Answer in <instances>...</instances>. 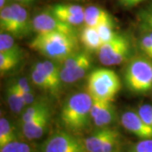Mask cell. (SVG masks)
Listing matches in <instances>:
<instances>
[{
  "mask_svg": "<svg viewBox=\"0 0 152 152\" xmlns=\"http://www.w3.org/2000/svg\"><path fill=\"white\" fill-rule=\"evenodd\" d=\"M75 34L61 32L37 34L31 42V48L37 51L47 58L61 64L78 49Z\"/></svg>",
  "mask_w": 152,
  "mask_h": 152,
  "instance_id": "obj_1",
  "label": "cell"
},
{
  "mask_svg": "<svg viewBox=\"0 0 152 152\" xmlns=\"http://www.w3.org/2000/svg\"><path fill=\"white\" fill-rule=\"evenodd\" d=\"M93 98L89 92H77L66 100L60 114L62 124L71 133L86 129L91 119Z\"/></svg>",
  "mask_w": 152,
  "mask_h": 152,
  "instance_id": "obj_2",
  "label": "cell"
},
{
  "mask_svg": "<svg viewBox=\"0 0 152 152\" xmlns=\"http://www.w3.org/2000/svg\"><path fill=\"white\" fill-rule=\"evenodd\" d=\"M125 84L134 93L144 94L152 89V59L135 57L131 59L124 73Z\"/></svg>",
  "mask_w": 152,
  "mask_h": 152,
  "instance_id": "obj_3",
  "label": "cell"
},
{
  "mask_svg": "<svg viewBox=\"0 0 152 152\" xmlns=\"http://www.w3.org/2000/svg\"><path fill=\"white\" fill-rule=\"evenodd\" d=\"M87 90L93 98L113 101L121 90V81L113 70L96 69L88 75Z\"/></svg>",
  "mask_w": 152,
  "mask_h": 152,
  "instance_id": "obj_4",
  "label": "cell"
},
{
  "mask_svg": "<svg viewBox=\"0 0 152 152\" xmlns=\"http://www.w3.org/2000/svg\"><path fill=\"white\" fill-rule=\"evenodd\" d=\"M130 53V44L124 35L117 34L111 41L102 45L98 51L100 62L105 66L121 64Z\"/></svg>",
  "mask_w": 152,
  "mask_h": 152,
  "instance_id": "obj_5",
  "label": "cell"
},
{
  "mask_svg": "<svg viewBox=\"0 0 152 152\" xmlns=\"http://www.w3.org/2000/svg\"><path fill=\"white\" fill-rule=\"evenodd\" d=\"M42 152H87L84 140L71 132L57 131L42 145Z\"/></svg>",
  "mask_w": 152,
  "mask_h": 152,
  "instance_id": "obj_6",
  "label": "cell"
},
{
  "mask_svg": "<svg viewBox=\"0 0 152 152\" xmlns=\"http://www.w3.org/2000/svg\"><path fill=\"white\" fill-rule=\"evenodd\" d=\"M31 25L37 34L52 32L75 34V26L62 21L50 11L37 15L31 20Z\"/></svg>",
  "mask_w": 152,
  "mask_h": 152,
  "instance_id": "obj_7",
  "label": "cell"
},
{
  "mask_svg": "<svg viewBox=\"0 0 152 152\" xmlns=\"http://www.w3.org/2000/svg\"><path fill=\"white\" fill-rule=\"evenodd\" d=\"M91 115L94 124L98 129L108 127L116 117V110L113 101L93 98Z\"/></svg>",
  "mask_w": 152,
  "mask_h": 152,
  "instance_id": "obj_8",
  "label": "cell"
},
{
  "mask_svg": "<svg viewBox=\"0 0 152 152\" xmlns=\"http://www.w3.org/2000/svg\"><path fill=\"white\" fill-rule=\"evenodd\" d=\"M121 124L126 130L132 133L140 140L152 139V128L142 119L134 111H127L121 116Z\"/></svg>",
  "mask_w": 152,
  "mask_h": 152,
  "instance_id": "obj_9",
  "label": "cell"
},
{
  "mask_svg": "<svg viewBox=\"0 0 152 152\" xmlns=\"http://www.w3.org/2000/svg\"><path fill=\"white\" fill-rule=\"evenodd\" d=\"M85 9L86 8L79 4H59L52 6L49 11L62 21L72 26H77L84 23Z\"/></svg>",
  "mask_w": 152,
  "mask_h": 152,
  "instance_id": "obj_10",
  "label": "cell"
},
{
  "mask_svg": "<svg viewBox=\"0 0 152 152\" xmlns=\"http://www.w3.org/2000/svg\"><path fill=\"white\" fill-rule=\"evenodd\" d=\"M51 118V109L31 122L21 124L23 135L30 140L40 139L46 132Z\"/></svg>",
  "mask_w": 152,
  "mask_h": 152,
  "instance_id": "obj_11",
  "label": "cell"
},
{
  "mask_svg": "<svg viewBox=\"0 0 152 152\" xmlns=\"http://www.w3.org/2000/svg\"><path fill=\"white\" fill-rule=\"evenodd\" d=\"M13 11V32L12 36L15 37H25L32 28L31 22L29 20L26 10L19 4H11Z\"/></svg>",
  "mask_w": 152,
  "mask_h": 152,
  "instance_id": "obj_12",
  "label": "cell"
},
{
  "mask_svg": "<svg viewBox=\"0 0 152 152\" xmlns=\"http://www.w3.org/2000/svg\"><path fill=\"white\" fill-rule=\"evenodd\" d=\"M91 64H92V58L91 55L88 53L86 57L79 64H77L75 67L69 69H61L60 70L61 80L63 83H66V84H72L80 80L90 70Z\"/></svg>",
  "mask_w": 152,
  "mask_h": 152,
  "instance_id": "obj_13",
  "label": "cell"
},
{
  "mask_svg": "<svg viewBox=\"0 0 152 152\" xmlns=\"http://www.w3.org/2000/svg\"><path fill=\"white\" fill-rule=\"evenodd\" d=\"M85 20L86 26L96 27L99 25L107 22H113V17L106 10L96 5H91L85 9Z\"/></svg>",
  "mask_w": 152,
  "mask_h": 152,
  "instance_id": "obj_14",
  "label": "cell"
},
{
  "mask_svg": "<svg viewBox=\"0 0 152 152\" xmlns=\"http://www.w3.org/2000/svg\"><path fill=\"white\" fill-rule=\"evenodd\" d=\"M114 129L104 127L98 129L97 131L88 136L84 140L87 152H102L104 144L114 132Z\"/></svg>",
  "mask_w": 152,
  "mask_h": 152,
  "instance_id": "obj_15",
  "label": "cell"
},
{
  "mask_svg": "<svg viewBox=\"0 0 152 152\" xmlns=\"http://www.w3.org/2000/svg\"><path fill=\"white\" fill-rule=\"evenodd\" d=\"M33 68L42 73L54 86L56 90L59 91L61 84L63 83L60 77L61 67H58L52 60H43V61L37 62L34 64Z\"/></svg>",
  "mask_w": 152,
  "mask_h": 152,
  "instance_id": "obj_16",
  "label": "cell"
},
{
  "mask_svg": "<svg viewBox=\"0 0 152 152\" xmlns=\"http://www.w3.org/2000/svg\"><path fill=\"white\" fill-rule=\"evenodd\" d=\"M80 41L88 52H98L103 44L96 28L86 26L81 31Z\"/></svg>",
  "mask_w": 152,
  "mask_h": 152,
  "instance_id": "obj_17",
  "label": "cell"
},
{
  "mask_svg": "<svg viewBox=\"0 0 152 152\" xmlns=\"http://www.w3.org/2000/svg\"><path fill=\"white\" fill-rule=\"evenodd\" d=\"M7 102L12 113L20 114L23 113V109L26 107V104L21 97L20 93L17 89L15 81L10 82L6 90Z\"/></svg>",
  "mask_w": 152,
  "mask_h": 152,
  "instance_id": "obj_18",
  "label": "cell"
},
{
  "mask_svg": "<svg viewBox=\"0 0 152 152\" xmlns=\"http://www.w3.org/2000/svg\"><path fill=\"white\" fill-rule=\"evenodd\" d=\"M48 110H50V107L46 101L39 100L37 102H35L34 103L29 105L21 113L20 124H26L36 119Z\"/></svg>",
  "mask_w": 152,
  "mask_h": 152,
  "instance_id": "obj_19",
  "label": "cell"
},
{
  "mask_svg": "<svg viewBox=\"0 0 152 152\" xmlns=\"http://www.w3.org/2000/svg\"><path fill=\"white\" fill-rule=\"evenodd\" d=\"M21 60L20 49L7 53H0V72L1 75L13 69Z\"/></svg>",
  "mask_w": 152,
  "mask_h": 152,
  "instance_id": "obj_20",
  "label": "cell"
},
{
  "mask_svg": "<svg viewBox=\"0 0 152 152\" xmlns=\"http://www.w3.org/2000/svg\"><path fill=\"white\" fill-rule=\"evenodd\" d=\"M16 140L15 129L11 123L4 117L0 118V148Z\"/></svg>",
  "mask_w": 152,
  "mask_h": 152,
  "instance_id": "obj_21",
  "label": "cell"
},
{
  "mask_svg": "<svg viewBox=\"0 0 152 152\" xmlns=\"http://www.w3.org/2000/svg\"><path fill=\"white\" fill-rule=\"evenodd\" d=\"M31 77V80H32L33 83L37 86L40 87L41 89L49 91L50 93H53V94H56V93L58 92L48 79L42 73L38 71L37 69L32 68Z\"/></svg>",
  "mask_w": 152,
  "mask_h": 152,
  "instance_id": "obj_22",
  "label": "cell"
},
{
  "mask_svg": "<svg viewBox=\"0 0 152 152\" xmlns=\"http://www.w3.org/2000/svg\"><path fill=\"white\" fill-rule=\"evenodd\" d=\"M0 29L1 32L12 35L13 32V11L10 5L5 6L0 11Z\"/></svg>",
  "mask_w": 152,
  "mask_h": 152,
  "instance_id": "obj_23",
  "label": "cell"
},
{
  "mask_svg": "<svg viewBox=\"0 0 152 152\" xmlns=\"http://www.w3.org/2000/svg\"><path fill=\"white\" fill-rule=\"evenodd\" d=\"M96 28L97 30L100 37L102 39V43L111 41L117 35V33L114 31L113 22L102 23Z\"/></svg>",
  "mask_w": 152,
  "mask_h": 152,
  "instance_id": "obj_24",
  "label": "cell"
},
{
  "mask_svg": "<svg viewBox=\"0 0 152 152\" xmlns=\"http://www.w3.org/2000/svg\"><path fill=\"white\" fill-rule=\"evenodd\" d=\"M20 48L15 44L13 36L7 32L0 34V53H7L19 50Z\"/></svg>",
  "mask_w": 152,
  "mask_h": 152,
  "instance_id": "obj_25",
  "label": "cell"
},
{
  "mask_svg": "<svg viewBox=\"0 0 152 152\" xmlns=\"http://www.w3.org/2000/svg\"><path fill=\"white\" fill-rule=\"evenodd\" d=\"M0 152H35L28 144L25 142L13 141L0 148Z\"/></svg>",
  "mask_w": 152,
  "mask_h": 152,
  "instance_id": "obj_26",
  "label": "cell"
},
{
  "mask_svg": "<svg viewBox=\"0 0 152 152\" xmlns=\"http://www.w3.org/2000/svg\"><path fill=\"white\" fill-rule=\"evenodd\" d=\"M138 113L147 124L152 128V106L150 104H143L138 108Z\"/></svg>",
  "mask_w": 152,
  "mask_h": 152,
  "instance_id": "obj_27",
  "label": "cell"
},
{
  "mask_svg": "<svg viewBox=\"0 0 152 152\" xmlns=\"http://www.w3.org/2000/svg\"><path fill=\"white\" fill-rule=\"evenodd\" d=\"M131 152H152V139L141 140L132 147Z\"/></svg>",
  "mask_w": 152,
  "mask_h": 152,
  "instance_id": "obj_28",
  "label": "cell"
},
{
  "mask_svg": "<svg viewBox=\"0 0 152 152\" xmlns=\"http://www.w3.org/2000/svg\"><path fill=\"white\" fill-rule=\"evenodd\" d=\"M140 47L145 54H146L148 58L152 59V37L150 36V34H146L142 37Z\"/></svg>",
  "mask_w": 152,
  "mask_h": 152,
  "instance_id": "obj_29",
  "label": "cell"
},
{
  "mask_svg": "<svg viewBox=\"0 0 152 152\" xmlns=\"http://www.w3.org/2000/svg\"><path fill=\"white\" fill-rule=\"evenodd\" d=\"M17 88L22 92H32V90L26 78H20L15 81Z\"/></svg>",
  "mask_w": 152,
  "mask_h": 152,
  "instance_id": "obj_30",
  "label": "cell"
},
{
  "mask_svg": "<svg viewBox=\"0 0 152 152\" xmlns=\"http://www.w3.org/2000/svg\"><path fill=\"white\" fill-rule=\"evenodd\" d=\"M118 1L120 5H122L124 8L129 9V8L139 5L140 4H141L145 0H118Z\"/></svg>",
  "mask_w": 152,
  "mask_h": 152,
  "instance_id": "obj_31",
  "label": "cell"
},
{
  "mask_svg": "<svg viewBox=\"0 0 152 152\" xmlns=\"http://www.w3.org/2000/svg\"><path fill=\"white\" fill-rule=\"evenodd\" d=\"M144 18H145V21L146 22V24L152 29V15H150L149 13H145L144 15Z\"/></svg>",
  "mask_w": 152,
  "mask_h": 152,
  "instance_id": "obj_32",
  "label": "cell"
},
{
  "mask_svg": "<svg viewBox=\"0 0 152 152\" xmlns=\"http://www.w3.org/2000/svg\"><path fill=\"white\" fill-rule=\"evenodd\" d=\"M7 1L8 0H0V8L3 9L6 6V4H7Z\"/></svg>",
  "mask_w": 152,
  "mask_h": 152,
  "instance_id": "obj_33",
  "label": "cell"
},
{
  "mask_svg": "<svg viewBox=\"0 0 152 152\" xmlns=\"http://www.w3.org/2000/svg\"><path fill=\"white\" fill-rule=\"evenodd\" d=\"M17 2H19V3H20V4H28V3H31V2H32L34 0H15Z\"/></svg>",
  "mask_w": 152,
  "mask_h": 152,
  "instance_id": "obj_34",
  "label": "cell"
},
{
  "mask_svg": "<svg viewBox=\"0 0 152 152\" xmlns=\"http://www.w3.org/2000/svg\"><path fill=\"white\" fill-rule=\"evenodd\" d=\"M147 13H149L150 15H152V8H151V9H150L149 10L147 11Z\"/></svg>",
  "mask_w": 152,
  "mask_h": 152,
  "instance_id": "obj_35",
  "label": "cell"
},
{
  "mask_svg": "<svg viewBox=\"0 0 152 152\" xmlns=\"http://www.w3.org/2000/svg\"><path fill=\"white\" fill-rule=\"evenodd\" d=\"M71 1H83V0H71Z\"/></svg>",
  "mask_w": 152,
  "mask_h": 152,
  "instance_id": "obj_36",
  "label": "cell"
},
{
  "mask_svg": "<svg viewBox=\"0 0 152 152\" xmlns=\"http://www.w3.org/2000/svg\"><path fill=\"white\" fill-rule=\"evenodd\" d=\"M149 34H150V36H151V37H152V32L149 33Z\"/></svg>",
  "mask_w": 152,
  "mask_h": 152,
  "instance_id": "obj_37",
  "label": "cell"
}]
</instances>
